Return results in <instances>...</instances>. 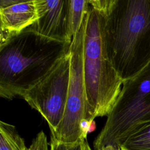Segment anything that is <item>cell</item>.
Instances as JSON below:
<instances>
[{
  "label": "cell",
  "mask_w": 150,
  "mask_h": 150,
  "mask_svg": "<svg viewBox=\"0 0 150 150\" xmlns=\"http://www.w3.org/2000/svg\"><path fill=\"white\" fill-rule=\"evenodd\" d=\"M108 59L122 81L150 63V0H103Z\"/></svg>",
  "instance_id": "1"
},
{
  "label": "cell",
  "mask_w": 150,
  "mask_h": 150,
  "mask_svg": "<svg viewBox=\"0 0 150 150\" xmlns=\"http://www.w3.org/2000/svg\"><path fill=\"white\" fill-rule=\"evenodd\" d=\"M71 43L46 38L28 27L0 45V96L21 97L70 52Z\"/></svg>",
  "instance_id": "2"
},
{
  "label": "cell",
  "mask_w": 150,
  "mask_h": 150,
  "mask_svg": "<svg viewBox=\"0 0 150 150\" xmlns=\"http://www.w3.org/2000/svg\"><path fill=\"white\" fill-rule=\"evenodd\" d=\"M104 26L103 0H88L84 40V74L91 121L109 114L123 83L107 53Z\"/></svg>",
  "instance_id": "3"
},
{
  "label": "cell",
  "mask_w": 150,
  "mask_h": 150,
  "mask_svg": "<svg viewBox=\"0 0 150 150\" xmlns=\"http://www.w3.org/2000/svg\"><path fill=\"white\" fill-rule=\"evenodd\" d=\"M93 142L94 150L120 146L134 132L150 124V63L134 77L123 81L121 91Z\"/></svg>",
  "instance_id": "4"
},
{
  "label": "cell",
  "mask_w": 150,
  "mask_h": 150,
  "mask_svg": "<svg viewBox=\"0 0 150 150\" xmlns=\"http://www.w3.org/2000/svg\"><path fill=\"white\" fill-rule=\"evenodd\" d=\"M86 20L87 15L80 30L73 37L71 43L70 79L64 115L56 130L50 132L51 136L64 143H73L86 139L81 130L82 121L84 120L93 121L88 116L84 74V40Z\"/></svg>",
  "instance_id": "5"
},
{
  "label": "cell",
  "mask_w": 150,
  "mask_h": 150,
  "mask_svg": "<svg viewBox=\"0 0 150 150\" xmlns=\"http://www.w3.org/2000/svg\"><path fill=\"white\" fill-rule=\"evenodd\" d=\"M70 52L51 71L21 97L47 121L54 132L64 115L69 89Z\"/></svg>",
  "instance_id": "6"
},
{
  "label": "cell",
  "mask_w": 150,
  "mask_h": 150,
  "mask_svg": "<svg viewBox=\"0 0 150 150\" xmlns=\"http://www.w3.org/2000/svg\"><path fill=\"white\" fill-rule=\"evenodd\" d=\"M38 18L29 28L52 39L71 42L67 32L68 0H36Z\"/></svg>",
  "instance_id": "7"
},
{
  "label": "cell",
  "mask_w": 150,
  "mask_h": 150,
  "mask_svg": "<svg viewBox=\"0 0 150 150\" xmlns=\"http://www.w3.org/2000/svg\"><path fill=\"white\" fill-rule=\"evenodd\" d=\"M38 18L36 0H1L0 45L31 26Z\"/></svg>",
  "instance_id": "8"
},
{
  "label": "cell",
  "mask_w": 150,
  "mask_h": 150,
  "mask_svg": "<svg viewBox=\"0 0 150 150\" xmlns=\"http://www.w3.org/2000/svg\"><path fill=\"white\" fill-rule=\"evenodd\" d=\"M88 10V0H68L67 32L72 41L82 26Z\"/></svg>",
  "instance_id": "9"
},
{
  "label": "cell",
  "mask_w": 150,
  "mask_h": 150,
  "mask_svg": "<svg viewBox=\"0 0 150 150\" xmlns=\"http://www.w3.org/2000/svg\"><path fill=\"white\" fill-rule=\"evenodd\" d=\"M0 150H28L13 125L0 121Z\"/></svg>",
  "instance_id": "10"
},
{
  "label": "cell",
  "mask_w": 150,
  "mask_h": 150,
  "mask_svg": "<svg viewBox=\"0 0 150 150\" xmlns=\"http://www.w3.org/2000/svg\"><path fill=\"white\" fill-rule=\"evenodd\" d=\"M120 148L121 150H150V124L130 135Z\"/></svg>",
  "instance_id": "11"
},
{
  "label": "cell",
  "mask_w": 150,
  "mask_h": 150,
  "mask_svg": "<svg viewBox=\"0 0 150 150\" xmlns=\"http://www.w3.org/2000/svg\"><path fill=\"white\" fill-rule=\"evenodd\" d=\"M83 141L84 139L73 143H64L57 141L50 135V150H82Z\"/></svg>",
  "instance_id": "12"
},
{
  "label": "cell",
  "mask_w": 150,
  "mask_h": 150,
  "mask_svg": "<svg viewBox=\"0 0 150 150\" xmlns=\"http://www.w3.org/2000/svg\"><path fill=\"white\" fill-rule=\"evenodd\" d=\"M49 145L46 134L43 131H40L33 139L28 150H50Z\"/></svg>",
  "instance_id": "13"
},
{
  "label": "cell",
  "mask_w": 150,
  "mask_h": 150,
  "mask_svg": "<svg viewBox=\"0 0 150 150\" xmlns=\"http://www.w3.org/2000/svg\"><path fill=\"white\" fill-rule=\"evenodd\" d=\"M100 150H121L120 147L114 145H107L103 146Z\"/></svg>",
  "instance_id": "14"
},
{
  "label": "cell",
  "mask_w": 150,
  "mask_h": 150,
  "mask_svg": "<svg viewBox=\"0 0 150 150\" xmlns=\"http://www.w3.org/2000/svg\"><path fill=\"white\" fill-rule=\"evenodd\" d=\"M82 150H92L91 148H90L87 141V138L84 139L83 142V148Z\"/></svg>",
  "instance_id": "15"
}]
</instances>
